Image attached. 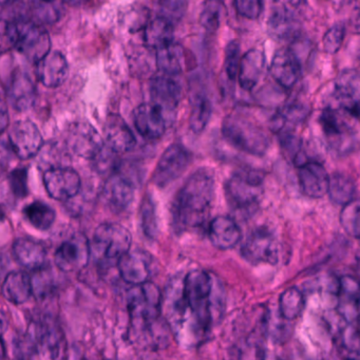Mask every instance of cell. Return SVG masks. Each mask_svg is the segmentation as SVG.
Here are the masks:
<instances>
[{
    "label": "cell",
    "instance_id": "ba28073f",
    "mask_svg": "<svg viewBox=\"0 0 360 360\" xmlns=\"http://www.w3.org/2000/svg\"><path fill=\"white\" fill-rule=\"evenodd\" d=\"M319 123L333 153L339 155H347L357 146L355 129L340 111L333 108L324 109L320 115Z\"/></svg>",
    "mask_w": 360,
    "mask_h": 360
},
{
    "label": "cell",
    "instance_id": "f35d334b",
    "mask_svg": "<svg viewBox=\"0 0 360 360\" xmlns=\"http://www.w3.org/2000/svg\"><path fill=\"white\" fill-rule=\"evenodd\" d=\"M340 223L347 235L360 239V199L353 200L343 206Z\"/></svg>",
    "mask_w": 360,
    "mask_h": 360
},
{
    "label": "cell",
    "instance_id": "b9f144b4",
    "mask_svg": "<svg viewBox=\"0 0 360 360\" xmlns=\"http://www.w3.org/2000/svg\"><path fill=\"white\" fill-rule=\"evenodd\" d=\"M8 182L12 193L15 197L22 198L28 195V170L27 168H16L12 170L8 176Z\"/></svg>",
    "mask_w": 360,
    "mask_h": 360
},
{
    "label": "cell",
    "instance_id": "4316f807",
    "mask_svg": "<svg viewBox=\"0 0 360 360\" xmlns=\"http://www.w3.org/2000/svg\"><path fill=\"white\" fill-rule=\"evenodd\" d=\"M208 236L214 248L226 250L235 248L239 243L242 233L239 225L233 219L219 216L210 222Z\"/></svg>",
    "mask_w": 360,
    "mask_h": 360
},
{
    "label": "cell",
    "instance_id": "f1b7e54d",
    "mask_svg": "<svg viewBox=\"0 0 360 360\" xmlns=\"http://www.w3.org/2000/svg\"><path fill=\"white\" fill-rule=\"evenodd\" d=\"M34 292L32 277L22 271L8 274L3 283V294L9 302L24 304Z\"/></svg>",
    "mask_w": 360,
    "mask_h": 360
},
{
    "label": "cell",
    "instance_id": "60d3db41",
    "mask_svg": "<svg viewBox=\"0 0 360 360\" xmlns=\"http://www.w3.org/2000/svg\"><path fill=\"white\" fill-rule=\"evenodd\" d=\"M223 5L219 1H207L204 4L202 9L201 15H200V22L202 26L210 31L214 32L218 30L222 18Z\"/></svg>",
    "mask_w": 360,
    "mask_h": 360
},
{
    "label": "cell",
    "instance_id": "8d00e7d4",
    "mask_svg": "<svg viewBox=\"0 0 360 360\" xmlns=\"http://www.w3.org/2000/svg\"><path fill=\"white\" fill-rule=\"evenodd\" d=\"M212 104L204 96H197L191 105L189 127L195 134H199L205 129L212 117Z\"/></svg>",
    "mask_w": 360,
    "mask_h": 360
},
{
    "label": "cell",
    "instance_id": "30bf717a",
    "mask_svg": "<svg viewBox=\"0 0 360 360\" xmlns=\"http://www.w3.org/2000/svg\"><path fill=\"white\" fill-rule=\"evenodd\" d=\"M278 252L279 248L275 236L265 229L250 233L241 248L242 257L252 264H274L277 262Z\"/></svg>",
    "mask_w": 360,
    "mask_h": 360
},
{
    "label": "cell",
    "instance_id": "ee69618b",
    "mask_svg": "<svg viewBox=\"0 0 360 360\" xmlns=\"http://www.w3.org/2000/svg\"><path fill=\"white\" fill-rule=\"evenodd\" d=\"M345 27L342 24H335L330 27L323 37V48L328 53H336L340 49L345 39Z\"/></svg>",
    "mask_w": 360,
    "mask_h": 360
},
{
    "label": "cell",
    "instance_id": "d4e9b609",
    "mask_svg": "<svg viewBox=\"0 0 360 360\" xmlns=\"http://www.w3.org/2000/svg\"><path fill=\"white\" fill-rule=\"evenodd\" d=\"M8 98L15 110L27 111L32 108L37 100V87L32 79L24 71L16 70L8 87Z\"/></svg>",
    "mask_w": 360,
    "mask_h": 360
},
{
    "label": "cell",
    "instance_id": "5b68a950",
    "mask_svg": "<svg viewBox=\"0 0 360 360\" xmlns=\"http://www.w3.org/2000/svg\"><path fill=\"white\" fill-rule=\"evenodd\" d=\"M262 195L263 174L258 170H239L225 184L229 206L242 216H248L258 208Z\"/></svg>",
    "mask_w": 360,
    "mask_h": 360
},
{
    "label": "cell",
    "instance_id": "d6a6232c",
    "mask_svg": "<svg viewBox=\"0 0 360 360\" xmlns=\"http://www.w3.org/2000/svg\"><path fill=\"white\" fill-rule=\"evenodd\" d=\"M24 216L39 231H48L56 221V210L45 202L34 201L24 208Z\"/></svg>",
    "mask_w": 360,
    "mask_h": 360
},
{
    "label": "cell",
    "instance_id": "7402d4cb",
    "mask_svg": "<svg viewBox=\"0 0 360 360\" xmlns=\"http://www.w3.org/2000/svg\"><path fill=\"white\" fill-rule=\"evenodd\" d=\"M269 71L280 86L290 89L300 77V60L292 50H278L271 60Z\"/></svg>",
    "mask_w": 360,
    "mask_h": 360
},
{
    "label": "cell",
    "instance_id": "7bdbcfd3",
    "mask_svg": "<svg viewBox=\"0 0 360 360\" xmlns=\"http://www.w3.org/2000/svg\"><path fill=\"white\" fill-rule=\"evenodd\" d=\"M241 58L239 43L238 41H231L227 45L226 51H225V71H226L229 79L233 81L236 77H238Z\"/></svg>",
    "mask_w": 360,
    "mask_h": 360
},
{
    "label": "cell",
    "instance_id": "277c9868",
    "mask_svg": "<svg viewBox=\"0 0 360 360\" xmlns=\"http://www.w3.org/2000/svg\"><path fill=\"white\" fill-rule=\"evenodd\" d=\"M10 45L37 64L51 52L49 33L41 25L28 18H14L6 26Z\"/></svg>",
    "mask_w": 360,
    "mask_h": 360
},
{
    "label": "cell",
    "instance_id": "d6986e66",
    "mask_svg": "<svg viewBox=\"0 0 360 360\" xmlns=\"http://www.w3.org/2000/svg\"><path fill=\"white\" fill-rule=\"evenodd\" d=\"M299 184L307 197L322 198L328 193L330 176L317 161H307L299 166Z\"/></svg>",
    "mask_w": 360,
    "mask_h": 360
},
{
    "label": "cell",
    "instance_id": "ab89813d",
    "mask_svg": "<svg viewBox=\"0 0 360 360\" xmlns=\"http://www.w3.org/2000/svg\"><path fill=\"white\" fill-rule=\"evenodd\" d=\"M141 222H142L143 231L147 237L151 239L157 237L159 233L157 210L151 195H147L145 199H143L142 205H141Z\"/></svg>",
    "mask_w": 360,
    "mask_h": 360
},
{
    "label": "cell",
    "instance_id": "f907efd6",
    "mask_svg": "<svg viewBox=\"0 0 360 360\" xmlns=\"http://www.w3.org/2000/svg\"><path fill=\"white\" fill-rule=\"evenodd\" d=\"M358 322H359V326H360V309H359V320H358Z\"/></svg>",
    "mask_w": 360,
    "mask_h": 360
},
{
    "label": "cell",
    "instance_id": "ac0fdd59",
    "mask_svg": "<svg viewBox=\"0 0 360 360\" xmlns=\"http://www.w3.org/2000/svg\"><path fill=\"white\" fill-rule=\"evenodd\" d=\"M151 258L147 252L130 250L117 262L120 276L126 283L142 285L147 283L151 275Z\"/></svg>",
    "mask_w": 360,
    "mask_h": 360
},
{
    "label": "cell",
    "instance_id": "d590c367",
    "mask_svg": "<svg viewBox=\"0 0 360 360\" xmlns=\"http://www.w3.org/2000/svg\"><path fill=\"white\" fill-rule=\"evenodd\" d=\"M305 299L299 288H288L280 295V315L286 320H295L302 314L304 309Z\"/></svg>",
    "mask_w": 360,
    "mask_h": 360
},
{
    "label": "cell",
    "instance_id": "74e56055",
    "mask_svg": "<svg viewBox=\"0 0 360 360\" xmlns=\"http://www.w3.org/2000/svg\"><path fill=\"white\" fill-rule=\"evenodd\" d=\"M60 4L50 1H32L28 4V11L30 12V20L37 24H54L60 18Z\"/></svg>",
    "mask_w": 360,
    "mask_h": 360
},
{
    "label": "cell",
    "instance_id": "1f68e13d",
    "mask_svg": "<svg viewBox=\"0 0 360 360\" xmlns=\"http://www.w3.org/2000/svg\"><path fill=\"white\" fill-rule=\"evenodd\" d=\"M39 338L52 360H66V341L60 326L46 322L39 330Z\"/></svg>",
    "mask_w": 360,
    "mask_h": 360
},
{
    "label": "cell",
    "instance_id": "9a60e30c",
    "mask_svg": "<svg viewBox=\"0 0 360 360\" xmlns=\"http://www.w3.org/2000/svg\"><path fill=\"white\" fill-rule=\"evenodd\" d=\"M102 198L111 212H126L134 199V186L130 180L121 174L110 176L104 184Z\"/></svg>",
    "mask_w": 360,
    "mask_h": 360
},
{
    "label": "cell",
    "instance_id": "bcb514c9",
    "mask_svg": "<svg viewBox=\"0 0 360 360\" xmlns=\"http://www.w3.org/2000/svg\"><path fill=\"white\" fill-rule=\"evenodd\" d=\"M160 6L163 12L162 16L172 22V20H178L182 18L187 9L186 1H163Z\"/></svg>",
    "mask_w": 360,
    "mask_h": 360
},
{
    "label": "cell",
    "instance_id": "44dd1931",
    "mask_svg": "<svg viewBox=\"0 0 360 360\" xmlns=\"http://www.w3.org/2000/svg\"><path fill=\"white\" fill-rule=\"evenodd\" d=\"M334 96L345 111H354L360 107V71L347 69L335 79Z\"/></svg>",
    "mask_w": 360,
    "mask_h": 360
},
{
    "label": "cell",
    "instance_id": "4fadbf2b",
    "mask_svg": "<svg viewBox=\"0 0 360 360\" xmlns=\"http://www.w3.org/2000/svg\"><path fill=\"white\" fill-rule=\"evenodd\" d=\"M9 143L12 150L20 159L28 160L39 153L44 140L39 127L33 122L20 120L10 129Z\"/></svg>",
    "mask_w": 360,
    "mask_h": 360
},
{
    "label": "cell",
    "instance_id": "f6af8a7d",
    "mask_svg": "<svg viewBox=\"0 0 360 360\" xmlns=\"http://www.w3.org/2000/svg\"><path fill=\"white\" fill-rule=\"evenodd\" d=\"M233 6L240 15L250 20H256L263 11V4L259 0H237Z\"/></svg>",
    "mask_w": 360,
    "mask_h": 360
},
{
    "label": "cell",
    "instance_id": "f546056e",
    "mask_svg": "<svg viewBox=\"0 0 360 360\" xmlns=\"http://www.w3.org/2000/svg\"><path fill=\"white\" fill-rule=\"evenodd\" d=\"M157 65L166 75H176L186 68V51L179 44L157 50Z\"/></svg>",
    "mask_w": 360,
    "mask_h": 360
},
{
    "label": "cell",
    "instance_id": "3957f363",
    "mask_svg": "<svg viewBox=\"0 0 360 360\" xmlns=\"http://www.w3.org/2000/svg\"><path fill=\"white\" fill-rule=\"evenodd\" d=\"M224 138L233 146L252 155H263L271 145V139L262 126L242 112H233L223 121Z\"/></svg>",
    "mask_w": 360,
    "mask_h": 360
},
{
    "label": "cell",
    "instance_id": "c3c4849f",
    "mask_svg": "<svg viewBox=\"0 0 360 360\" xmlns=\"http://www.w3.org/2000/svg\"><path fill=\"white\" fill-rule=\"evenodd\" d=\"M9 124V115L5 108L1 111V131H5L7 125Z\"/></svg>",
    "mask_w": 360,
    "mask_h": 360
},
{
    "label": "cell",
    "instance_id": "7a4b0ae2",
    "mask_svg": "<svg viewBox=\"0 0 360 360\" xmlns=\"http://www.w3.org/2000/svg\"><path fill=\"white\" fill-rule=\"evenodd\" d=\"M214 178L207 168L193 172L172 203V223L178 233L195 231L204 226L214 199Z\"/></svg>",
    "mask_w": 360,
    "mask_h": 360
},
{
    "label": "cell",
    "instance_id": "9c48e42d",
    "mask_svg": "<svg viewBox=\"0 0 360 360\" xmlns=\"http://www.w3.org/2000/svg\"><path fill=\"white\" fill-rule=\"evenodd\" d=\"M191 162V155L180 144H172L164 151L153 174V184L166 187L180 178Z\"/></svg>",
    "mask_w": 360,
    "mask_h": 360
},
{
    "label": "cell",
    "instance_id": "ffe728a7",
    "mask_svg": "<svg viewBox=\"0 0 360 360\" xmlns=\"http://www.w3.org/2000/svg\"><path fill=\"white\" fill-rule=\"evenodd\" d=\"M68 62L60 51H51L35 64L37 79L45 87L56 88L68 77Z\"/></svg>",
    "mask_w": 360,
    "mask_h": 360
},
{
    "label": "cell",
    "instance_id": "7c38bea8",
    "mask_svg": "<svg viewBox=\"0 0 360 360\" xmlns=\"http://www.w3.org/2000/svg\"><path fill=\"white\" fill-rule=\"evenodd\" d=\"M91 246L87 238L83 235L73 236L63 242L54 255V263L65 273L79 271L89 262Z\"/></svg>",
    "mask_w": 360,
    "mask_h": 360
},
{
    "label": "cell",
    "instance_id": "836d02e7",
    "mask_svg": "<svg viewBox=\"0 0 360 360\" xmlns=\"http://www.w3.org/2000/svg\"><path fill=\"white\" fill-rule=\"evenodd\" d=\"M355 191V183L347 174L337 172L330 176L328 193L335 203L347 205V203L355 200L354 199Z\"/></svg>",
    "mask_w": 360,
    "mask_h": 360
},
{
    "label": "cell",
    "instance_id": "8fae6325",
    "mask_svg": "<svg viewBox=\"0 0 360 360\" xmlns=\"http://www.w3.org/2000/svg\"><path fill=\"white\" fill-rule=\"evenodd\" d=\"M43 180L48 195L56 201H68L81 191V176L72 168H50L44 174Z\"/></svg>",
    "mask_w": 360,
    "mask_h": 360
},
{
    "label": "cell",
    "instance_id": "484cf974",
    "mask_svg": "<svg viewBox=\"0 0 360 360\" xmlns=\"http://www.w3.org/2000/svg\"><path fill=\"white\" fill-rule=\"evenodd\" d=\"M266 70V60L264 53L261 50H248L241 58L240 63L239 79L240 86L245 91H252L259 82L262 79Z\"/></svg>",
    "mask_w": 360,
    "mask_h": 360
},
{
    "label": "cell",
    "instance_id": "cb8c5ba5",
    "mask_svg": "<svg viewBox=\"0 0 360 360\" xmlns=\"http://www.w3.org/2000/svg\"><path fill=\"white\" fill-rule=\"evenodd\" d=\"M12 252L18 264L30 271H41L47 260V248L32 238H18L14 242Z\"/></svg>",
    "mask_w": 360,
    "mask_h": 360
},
{
    "label": "cell",
    "instance_id": "5bb4252c",
    "mask_svg": "<svg viewBox=\"0 0 360 360\" xmlns=\"http://www.w3.org/2000/svg\"><path fill=\"white\" fill-rule=\"evenodd\" d=\"M151 104L157 106L163 112L164 117L169 123L174 120L176 108L180 104L182 90L180 85L169 75L153 77L149 85Z\"/></svg>",
    "mask_w": 360,
    "mask_h": 360
},
{
    "label": "cell",
    "instance_id": "681fc988",
    "mask_svg": "<svg viewBox=\"0 0 360 360\" xmlns=\"http://www.w3.org/2000/svg\"><path fill=\"white\" fill-rule=\"evenodd\" d=\"M345 360H360V359H358V358H347V359Z\"/></svg>",
    "mask_w": 360,
    "mask_h": 360
},
{
    "label": "cell",
    "instance_id": "8992f818",
    "mask_svg": "<svg viewBox=\"0 0 360 360\" xmlns=\"http://www.w3.org/2000/svg\"><path fill=\"white\" fill-rule=\"evenodd\" d=\"M127 307L134 328L148 330L155 323L163 309L161 290L151 282L134 286L127 295Z\"/></svg>",
    "mask_w": 360,
    "mask_h": 360
},
{
    "label": "cell",
    "instance_id": "6da1fadb",
    "mask_svg": "<svg viewBox=\"0 0 360 360\" xmlns=\"http://www.w3.org/2000/svg\"><path fill=\"white\" fill-rule=\"evenodd\" d=\"M220 283L203 269H193L170 283L163 307L176 339L186 345L201 342L224 309Z\"/></svg>",
    "mask_w": 360,
    "mask_h": 360
},
{
    "label": "cell",
    "instance_id": "2e32d148",
    "mask_svg": "<svg viewBox=\"0 0 360 360\" xmlns=\"http://www.w3.org/2000/svg\"><path fill=\"white\" fill-rule=\"evenodd\" d=\"M300 4H278L269 20V30L274 37L288 39L296 34L300 27Z\"/></svg>",
    "mask_w": 360,
    "mask_h": 360
},
{
    "label": "cell",
    "instance_id": "e575fe53",
    "mask_svg": "<svg viewBox=\"0 0 360 360\" xmlns=\"http://www.w3.org/2000/svg\"><path fill=\"white\" fill-rule=\"evenodd\" d=\"M339 347L347 354V358L360 359V326L359 322H347L343 320V326L337 334Z\"/></svg>",
    "mask_w": 360,
    "mask_h": 360
},
{
    "label": "cell",
    "instance_id": "e0dca14e",
    "mask_svg": "<svg viewBox=\"0 0 360 360\" xmlns=\"http://www.w3.org/2000/svg\"><path fill=\"white\" fill-rule=\"evenodd\" d=\"M134 122L136 131L147 140L162 138L168 125L163 112L151 103L141 104L134 110Z\"/></svg>",
    "mask_w": 360,
    "mask_h": 360
},
{
    "label": "cell",
    "instance_id": "83f0119b",
    "mask_svg": "<svg viewBox=\"0 0 360 360\" xmlns=\"http://www.w3.org/2000/svg\"><path fill=\"white\" fill-rule=\"evenodd\" d=\"M105 130L109 147L115 153H129L136 147L134 132L120 115H111L107 119Z\"/></svg>",
    "mask_w": 360,
    "mask_h": 360
},
{
    "label": "cell",
    "instance_id": "7dc6e473",
    "mask_svg": "<svg viewBox=\"0 0 360 360\" xmlns=\"http://www.w3.org/2000/svg\"><path fill=\"white\" fill-rule=\"evenodd\" d=\"M352 27H353L355 32L359 33L360 34V3L357 4L355 9H354L353 14H352L351 20Z\"/></svg>",
    "mask_w": 360,
    "mask_h": 360
},
{
    "label": "cell",
    "instance_id": "4dcf8cb0",
    "mask_svg": "<svg viewBox=\"0 0 360 360\" xmlns=\"http://www.w3.org/2000/svg\"><path fill=\"white\" fill-rule=\"evenodd\" d=\"M174 35L172 22L160 16L147 25L144 31V41L148 47L159 50L174 43Z\"/></svg>",
    "mask_w": 360,
    "mask_h": 360
},
{
    "label": "cell",
    "instance_id": "52a82bcc",
    "mask_svg": "<svg viewBox=\"0 0 360 360\" xmlns=\"http://www.w3.org/2000/svg\"><path fill=\"white\" fill-rule=\"evenodd\" d=\"M132 236L123 225L104 223L96 229L90 242L91 255L107 261H117L130 252Z\"/></svg>",
    "mask_w": 360,
    "mask_h": 360
},
{
    "label": "cell",
    "instance_id": "603a6c76",
    "mask_svg": "<svg viewBox=\"0 0 360 360\" xmlns=\"http://www.w3.org/2000/svg\"><path fill=\"white\" fill-rule=\"evenodd\" d=\"M68 142L75 153L87 159L98 157L103 149L100 136L87 123L75 124L72 126L69 131Z\"/></svg>",
    "mask_w": 360,
    "mask_h": 360
}]
</instances>
